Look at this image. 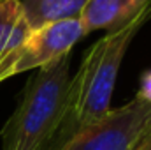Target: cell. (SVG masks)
Listing matches in <instances>:
<instances>
[{"instance_id":"obj_4","label":"cell","mask_w":151,"mask_h":150,"mask_svg":"<svg viewBox=\"0 0 151 150\" xmlns=\"http://www.w3.org/2000/svg\"><path fill=\"white\" fill-rule=\"evenodd\" d=\"M84 36L86 34L79 18L47 23L37 30H32L9 71V78L32 69H40L65 55H70L72 46Z\"/></svg>"},{"instance_id":"obj_7","label":"cell","mask_w":151,"mask_h":150,"mask_svg":"<svg viewBox=\"0 0 151 150\" xmlns=\"http://www.w3.org/2000/svg\"><path fill=\"white\" fill-rule=\"evenodd\" d=\"M21 14V0H0V58L7 46L16 20Z\"/></svg>"},{"instance_id":"obj_9","label":"cell","mask_w":151,"mask_h":150,"mask_svg":"<svg viewBox=\"0 0 151 150\" xmlns=\"http://www.w3.org/2000/svg\"><path fill=\"white\" fill-rule=\"evenodd\" d=\"M135 150H151V125L148 127V131H146V134L142 136V140H141V143L137 145V149Z\"/></svg>"},{"instance_id":"obj_6","label":"cell","mask_w":151,"mask_h":150,"mask_svg":"<svg viewBox=\"0 0 151 150\" xmlns=\"http://www.w3.org/2000/svg\"><path fill=\"white\" fill-rule=\"evenodd\" d=\"M90 0H21V12L30 30L55 21L77 20Z\"/></svg>"},{"instance_id":"obj_5","label":"cell","mask_w":151,"mask_h":150,"mask_svg":"<svg viewBox=\"0 0 151 150\" xmlns=\"http://www.w3.org/2000/svg\"><path fill=\"white\" fill-rule=\"evenodd\" d=\"M150 0H90L79 21L84 34L93 30H116L134 20Z\"/></svg>"},{"instance_id":"obj_8","label":"cell","mask_w":151,"mask_h":150,"mask_svg":"<svg viewBox=\"0 0 151 150\" xmlns=\"http://www.w3.org/2000/svg\"><path fill=\"white\" fill-rule=\"evenodd\" d=\"M137 97L151 103V71L144 73L142 78H141V88L137 92Z\"/></svg>"},{"instance_id":"obj_3","label":"cell","mask_w":151,"mask_h":150,"mask_svg":"<svg viewBox=\"0 0 151 150\" xmlns=\"http://www.w3.org/2000/svg\"><path fill=\"white\" fill-rule=\"evenodd\" d=\"M151 125V103L134 97L81 129L62 150H135Z\"/></svg>"},{"instance_id":"obj_1","label":"cell","mask_w":151,"mask_h":150,"mask_svg":"<svg viewBox=\"0 0 151 150\" xmlns=\"http://www.w3.org/2000/svg\"><path fill=\"white\" fill-rule=\"evenodd\" d=\"M150 20L151 0L134 20L121 28L107 32L88 48L76 76L69 83L65 117L55 150H62L76 133L91 125L111 110V97L123 57L132 39Z\"/></svg>"},{"instance_id":"obj_2","label":"cell","mask_w":151,"mask_h":150,"mask_svg":"<svg viewBox=\"0 0 151 150\" xmlns=\"http://www.w3.org/2000/svg\"><path fill=\"white\" fill-rule=\"evenodd\" d=\"M70 55L44 67L27 81L21 101L2 127V150H55L65 117Z\"/></svg>"}]
</instances>
